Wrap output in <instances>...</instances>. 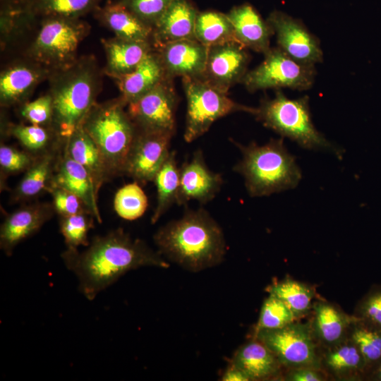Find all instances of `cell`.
<instances>
[{"instance_id":"obj_1","label":"cell","mask_w":381,"mask_h":381,"mask_svg":"<svg viewBox=\"0 0 381 381\" xmlns=\"http://www.w3.org/2000/svg\"><path fill=\"white\" fill-rule=\"evenodd\" d=\"M61 258L66 268L77 277L78 289L89 301L131 270L169 267L158 251L121 228L95 236L82 252L66 248Z\"/></svg>"},{"instance_id":"obj_2","label":"cell","mask_w":381,"mask_h":381,"mask_svg":"<svg viewBox=\"0 0 381 381\" xmlns=\"http://www.w3.org/2000/svg\"><path fill=\"white\" fill-rule=\"evenodd\" d=\"M154 241L161 255L191 272L219 265L226 248L222 228L203 208L188 210L159 228Z\"/></svg>"},{"instance_id":"obj_3","label":"cell","mask_w":381,"mask_h":381,"mask_svg":"<svg viewBox=\"0 0 381 381\" xmlns=\"http://www.w3.org/2000/svg\"><path fill=\"white\" fill-rule=\"evenodd\" d=\"M102 73L95 57H78L71 65L52 71L48 78L53 104L52 128L64 142L81 126L97 102Z\"/></svg>"},{"instance_id":"obj_4","label":"cell","mask_w":381,"mask_h":381,"mask_svg":"<svg viewBox=\"0 0 381 381\" xmlns=\"http://www.w3.org/2000/svg\"><path fill=\"white\" fill-rule=\"evenodd\" d=\"M234 143L242 155L234 170L243 177L250 196H268L298 185L301 171L288 152L284 138H272L261 145L255 142L248 145Z\"/></svg>"},{"instance_id":"obj_5","label":"cell","mask_w":381,"mask_h":381,"mask_svg":"<svg viewBox=\"0 0 381 381\" xmlns=\"http://www.w3.org/2000/svg\"><path fill=\"white\" fill-rule=\"evenodd\" d=\"M120 97L96 102L81 126L97 147L110 179L123 175L137 128Z\"/></svg>"},{"instance_id":"obj_6","label":"cell","mask_w":381,"mask_h":381,"mask_svg":"<svg viewBox=\"0 0 381 381\" xmlns=\"http://www.w3.org/2000/svg\"><path fill=\"white\" fill-rule=\"evenodd\" d=\"M253 116L265 127L305 149L337 152L314 126L307 95L290 99L277 90L274 97L260 100Z\"/></svg>"},{"instance_id":"obj_7","label":"cell","mask_w":381,"mask_h":381,"mask_svg":"<svg viewBox=\"0 0 381 381\" xmlns=\"http://www.w3.org/2000/svg\"><path fill=\"white\" fill-rule=\"evenodd\" d=\"M37 32L25 51L27 56L51 71L66 67L78 57L80 42L88 35L90 25L80 18H41Z\"/></svg>"},{"instance_id":"obj_8","label":"cell","mask_w":381,"mask_h":381,"mask_svg":"<svg viewBox=\"0 0 381 381\" xmlns=\"http://www.w3.org/2000/svg\"><path fill=\"white\" fill-rule=\"evenodd\" d=\"M187 102L183 138L192 143L204 135L217 120L232 113L253 115L255 107L236 102L227 95L198 78H182Z\"/></svg>"},{"instance_id":"obj_9","label":"cell","mask_w":381,"mask_h":381,"mask_svg":"<svg viewBox=\"0 0 381 381\" xmlns=\"http://www.w3.org/2000/svg\"><path fill=\"white\" fill-rule=\"evenodd\" d=\"M263 55V61L248 71L241 80L248 91L284 87L303 91L313 87L317 74L315 66L296 61L278 47H271Z\"/></svg>"},{"instance_id":"obj_10","label":"cell","mask_w":381,"mask_h":381,"mask_svg":"<svg viewBox=\"0 0 381 381\" xmlns=\"http://www.w3.org/2000/svg\"><path fill=\"white\" fill-rule=\"evenodd\" d=\"M255 339L264 344L281 364L289 369L312 367L320 369L318 343L310 322L296 320L283 327L255 332Z\"/></svg>"},{"instance_id":"obj_11","label":"cell","mask_w":381,"mask_h":381,"mask_svg":"<svg viewBox=\"0 0 381 381\" xmlns=\"http://www.w3.org/2000/svg\"><path fill=\"white\" fill-rule=\"evenodd\" d=\"M178 96L173 79L167 78L134 102L127 111L138 130L174 134Z\"/></svg>"},{"instance_id":"obj_12","label":"cell","mask_w":381,"mask_h":381,"mask_svg":"<svg viewBox=\"0 0 381 381\" xmlns=\"http://www.w3.org/2000/svg\"><path fill=\"white\" fill-rule=\"evenodd\" d=\"M276 36L277 47L303 64L315 66L323 61L320 40L299 19L279 11L266 19Z\"/></svg>"},{"instance_id":"obj_13","label":"cell","mask_w":381,"mask_h":381,"mask_svg":"<svg viewBox=\"0 0 381 381\" xmlns=\"http://www.w3.org/2000/svg\"><path fill=\"white\" fill-rule=\"evenodd\" d=\"M174 135L164 132L137 129L124 168L125 175L140 185L153 181L170 153Z\"/></svg>"},{"instance_id":"obj_14","label":"cell","mask_w":381,"mask_h":381,"mask_svg":"<svg viewBox=\"0 0 381 381\" xmlns=\"http://www.w3.org/2000/svg\"><path fill=\"white\" fill-rule=\"evenodd\" d=\"M250 61L248 49L236 41L210 47L205 69L198 78L228 94L231 87L241 83Z\"/></svg>"},{"instance_id":"obj_15","label":"cell","mask_w":381,"mask_h":381,"mask_svg":"<svg viewBox=\"0 0 381 381\" xmlns=\"http://www.w3.org/2000/svg\"><path fill=\"white\" fill-rule=\"evenodd\" d=\"M52 71L27 56L8 64L0 73L1 107H18L28 101L35 88L48 79Z\"/></svg>"},{"instance_id":"obj_16","label":"cell","mask_w":381,"mask_h":381,"mask_svg":"<svg viewBox=\"0 0 381 381\" xmlns=\"http://www.w3.org/2000/svg\"><path fill=\"white\" fill-rule=\"evenodd\" d=\"M223 183L221 174L207 166L202 150H196L192 157L180 167L176 204L184 205L190 200L207 203L217 195Z\"/></svg>"},{"instance_id":"obj_17","label":"cell","mask_w":381,"mask_h":381,"mask_svg":"<svg viewBox=\"0 0 381 381\" xmlns=\"http://www.w3.org/2000/svg\"><path fill=\"white\" fill-rule=\"evenodd\" d=\"M55 213L52 203L35 202L8 214L0 228V248L10 256L16 246L37 233Z\"/></svg>"},{"instance_id":"obj_18","label":"cell","mask_w":381,"mask_h":381,"mask_svg":"<svg viewBox=\"0 0 381 381\" xmlns=\"http://www.w3.org/2000/svg\"><path fill=\"white\" fill-rule=\"evenodd\" d=\"M155 49L168 78H200L205 69L208 47L195 39L169 42Z\"/></svg>"},{"instance_id":"obj_19","label":"cell","mask_w":381,"mask_h":381,"mask_svg":"<svg viewBox=\"0 0 381 381\" xmlns=\"http://www.w3.org/2000/svg\"><path fill=\"white\" fill-rule=\"evenodd\" d=\"M52 186L61 188L77 195L95 220L99 224L102 222L97 204L99 192L91 175L66 153L64 146L56 164Z\"/></svg>"},{"instance_id":"obj_20","label":"cell","mask_w":381,"mask_h":381,"mask_svg":"<svg viewBox=\"0 0 381 381\" xmlns=\"http://www.w3.org/2000/svg\"><path fill=\"white\" fill-rule=\"evenodd\" d=\"M234 28L236 40L247 49L265 54L270 48L273 30L250 4L234 6L226 13Z\"/></svg>"},{"instance_id":"obj_21","label":"cell","mask_w":381,"mask_h":381,"mask_svg":"<svg viewBox=\"0 0 381 381\" xmlns=\"http://www.w3.org/2000/svg\"><path fill=\"white\" fill-rule=\"evenodd\" d=\"M198 12L190 0H174L153 27L155 48L178 40L195 39Z\"/></svg>"},{"instance_id":"obj_22","label":"cell","mask_w":381,"mask_h":381,"mask_svg":"<svg viewBox=\"0 0 381 381\" xmlns=\"http://www.w3.org/2000/svg\"><path fill=\"white\" fill-rule=\"evenodd\" d=\"M311 311L313 334L317 343L326 349L346 339L356 319V316L346 314L338 306L323 300L314 301Z\"/></svg>"},{"instance_id":"obj_23","label":"cell","mask_w":381,"mask_h":381,"mask_svg":"<svg viewBox=\"0 0 381 381\" xmlns=\"http://www.w3.org/2000/svg\"><path fill=\"white\" fill-rule=\"evenodd\" d=\"M107 63L104 73L114 80L132 72L155 49L152 42L133 41L114 36L102 39Z\"/></svg>"},{"instance_id":"obj_24","label":"cell","mask_w":381,"mask_h":381,"mask_svg":"<svg viewBox=\"0 0 381 381\" xmlns=\"http://www.w3.org/2000/svg\"><path fill=\"white\" fill-rule=\"evenodd\" d=\"M94 17L116 37L153 43V28L119 2H109L95 9Z\"/></svg>"},{"instance_id":"obj_25","label":"cell","mask_w":381,"mask_h":381,"mask_svg":"<svg viewBox=\"0 0 381 381\" xmlns=\"http://www.w3.org/2000/svg\"><path fill=\"white\" fill-rule=\"evenodd\" d=\"M167 76L158 52L155 49L130 73L115 79L120 97L128 104L135 101Z\"/></svg>"},{"instance_id":"obj_26","label":"cell","mask_w":381,"mask_h":381,"mask_svg":"<svg viewBox=\"0 0 381 381\" xmlns=\"http://www.w3.org/2000/svg\"><path fill=\"white\" fill-rule=\"evenodd\" d=\"M63 146L36 157L12 191L11 202L29 201L49 192Z\"/></svg>"},{"instance_id":"obj_27","label":"cell","mask_w":381,"mask_h":381,"mask_svg":"<svg viewBox=\"0 0 381 381\" xmlns=\"http://www.w3.org/2000/svg\"><path fill=\"white\" fill-rule=\"evenodd\" d=\"M64 150L90 173L98 192L110 180L97 147L81 126L64 141Z\"/></svg>"},{"instance_id":"obj_28","label":"cell","mask_w":381,"mask_h":381,"mask_svg":"<svg viewBox=\"0 0 381 381\" xmlns=\"http://www.w3.org/2000/svg\"><path fill=\"white\" fill-rule=\"evenodd\" d=\"M232 365L242 371L249 380H261L274 376L281 364L264 344L255 339L236 351Z\"/></svg>"},{"instance_id":"obj_29","label":"cell","mask_w":381,"mask_h":381,"mask_svg":"<svg viewBox=\"0 0 381 381\" xmlns=\"http://www.w3.org/2000/svg\"><path fill=\"white\" fill-rule=\"evenodd\" d=\"M320 363L338 378H366V363L356 345L349 338L327 349Z\"/></svg>"},{"instance_id":"obj_30","label":"cell","mask_w":381,"mask_h":381,"mask_svg":"<svg viewBox=\"0 0 381 381\" xmlns=\"http://www.w3.org/2000/svg\"><path fill=\"white\" fill-rule=\"evenodd\" d=\"M4 135L15 138L25 150L37 157L61 147L64 141L49 127L23 123H3Z\"/></svg>"},{"instance_id":"obj_31","label":"cell","mask_w":381,"mask_h":381,"mask_svg":"<svg viewBox=\"0 0 381 381\" xmlns=\"http://www.w3.org/2000/svg\"><path fill=\"white\" fill-rule=\"evenodd\" d=\"M153 181L157 188V204L151 217L152 224L177 202L180 167L177 165L175 152H170Z\"/></svg>"},{"instance_id":"obj_32","label":"cell","mask_w":381,"mask_h":381,"mask_svg":"<svg viewBox=\"0 0 381 381\" xmlns=\"http://www.w3.org/2000/svg\"><path fill=\"white\" fill-rule=\"evenodd\" d=\"M194 37L207 47L236 41L227 14L214 10L198 12Z\"/></svg>"},{"instance_id":"obj_33","label":"cell","mask_w":381,"mask_h":381,"mask_svg":"<svg viewBox=\"0 0 381 381\" xmlns=\"http://www.w3.org/2000/svg\"><path fill=\"white\" fill-rule=\"evenodd\" d=\"M267 291L279 298L298 320L311 311L315 291L307 284L286 278L272 283Z\"/></svg>"},{"instance_id":"obj_34","label":"cell","mask_w":381,"mask_h":381,"mask_svg":"<svg viewBox=\"0 0 381 381\" xmlns=\"http://www.w3.org/2000/svg\"><path fill=\"white\" fill-rule=\"evenodd\" d=\"M103 0H23L26 11L35 18L47 16L81 18L93 13Z\"/></svg>"},{"instance_id":"obj_35","label":"cell","mask_w":381,"mask_h":381,"mask_svg":"<svg viewBox=\"0 0 381 381\" xmlns=\"http://www.w3.org/2000/svg\"><path fill=\"white\" fill-rule=\"evenodd\" d=\"M348 337L364 358L368 378L381 360V329L356 317Z\"/></svg>"},{"instance_id":"obj_36","label":"cell","mask_w":381,"mask_h":381,"mask_svg":"<svg viewBox=\"0 0 381 381\" xmlns=\"http://www.w3.org/2000/svg\"><path fill=\"white\" fill-rule=\"evenodd\" d=\"M147 207V198L140 185L134 181L119 188L114 198L116 214L126 220L140 217Z\"/></svg>"},{"instance_id":"obj_37","label":"cell","mask_w":381,"mask_h":381,"mask_svg":"<svg viewBox=\"0 0 381 381\" xmlns=\"http://www.w3.org/2000/svg\"><path fill=\"white\" fill-rule=\"evenodd\" d=\"M95 219L90 213L60 216L59 229L68 249H78L80 246H87L89 231L94 227Z\"/></svg>"},{"instance_id":"obj_38","label":"cell","mask_w":381,"mask_h":381,"mask_svg":"<svg viewBox=\"0 0 381 381\" xmlns=\"http://www.w3.org/2000/svg\"><path fill=\"white\" fill-rule=\"evenodd\" d=\"M298 319L289 308L277 296L269 294L264 301L255 331L283 327Z\"/></svg>"},{"instance_id":"obj_39","label":"cell","mask_w":381,"mask_h":381,"mask_svg":"<svg viewBox=\"0 0 381 381\" xmlns=\"http://www.w3.org/2000/svg\"><path fill=\"white\" fill-rule=\"evenodd\" d=\"M17 107L20 116L30 124L52 128L53 104L49 92Z\"/></svg>"},{"instance_id":"obj_40","label":"cell","mask_w":381,"mask_h":381,"mask_svg":"<svg viewBox=\"0 0 381 381\" xmlns=\"http://www.w3.org/2000/svg\"><path fill=\"white\" fill-rule=\"evenodd\" d=\"M35 159V156L25 150H20L13 146L1 144V180L11 175L25 172Z\"/></svg>"},{"instance_id":"obj_41","label":"cell","mask_w":381,"mask_h":381,"mask_svg":"<svg viewBox=\"0 0 381 381\" xmlns=\"http://www.w3.org/2000/svg\"><path fill=\"white\" fill-rule=\"evenodd\" d=\"M174 1L119 0L117 2L134 13L143 22L153 28Z\"/></svg>"},{"instance_id":"obj_42","label":"cell","mask_w":381,"mask_h":381,"mask_svg":"<svg viewBox=\"0 0 381 381\" xmlns=\"http://www.w3.org/2000/svg\"><path fill=\"white\" fill-rule=\"evenodd\" d=\"M353 315L381 329V284L371 286L357 303Z\"/></svg>"},{"instance_id":"obj_43","label":"cell","mask_w":381,"mask_h":381,"mask_svg":"<svg viewBox=\"0 0 381 381\" xmlns=\"http://www.w3.org/2000/svg\"><path fill=\"white\" fill-rule=\"evenodd\" d=\"M49 193L52 197V205L60 216L78 213H90L83 200L71 192L56 186H52Z\"/></svg>"},{"instance_id":"obj_44","label":"cell","mask_w":381,"mask_h":381,"mask_svg":"<svg viewBox=\"0 0 381 381\" xmlns=\"http://www.w3.org/2000/svg\"><path fill=\"white\" fill-rule=\"evenodd\" d=\"M284 378L288 381H322L325 380L320 369L312 367L291 368Z\"/></svg>"},{"instance_id":"obj_45","label":"cell","mask_w":381,"mask_h":381,"mask_svg":"<svg viewBox=\"0 0 381 381\" xmlns=\"http://www.w3.org/2000/svg\"><path fill=\"white\" fill-rule=\"evenodd\" d=\"M224 381H249L248 377L240 370L231 365L222 377Z\"/></svg>"},{"instance_id":"obj_46","label":"cell","mask_w":381,"mask_h":381,"mask_svg":"<svg viewBox=\"0 0 381 381\" xmlns=\"http://www.w3.org/2000/svg\"><path fill=\"white\" fill-rule=\"evenodd\" d=\"M368 379L374 381H381V360L375 368L368 375Z\"/></svg>"}]
</instances>
